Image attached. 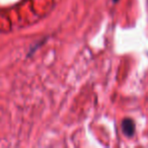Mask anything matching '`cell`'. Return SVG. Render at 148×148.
<instances>
[{
  "label": "cell",
  "instance_id": "7a4b0ae2",
  "mask_svg": "<svg viewBox=\"0 0 148 148\" xmlns=\"http://www.w3.org/2000/svg\"><path fill=\"white\" fill-rule=\"evenodd\" d=\"M115 1H117V0H115Z\"/></svg>",
  "mask_w": 148,
  "mask_h": 148
},
{
  "label": "cell",
  "instance_id": "6da1fadb",
  "mask_svg": "<svg viewBox=\"0 0 148 148\" xmlns=\"http://www.w3.org/2000/svg\"><path fill=\"white\" fill-rule=\"evenodd\" d=\"M122 128H123V132L127 136H132L134 134V131H135L134 123H133V121L130 119L124 120L123 123H122Z\"/></svg>",
  "mask_w": 148,
  "mask_h": 148
}]
</instances>
